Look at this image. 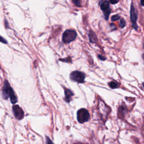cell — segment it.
<instances>
[{"label":"cell","instance_id":"3957f363","mask_svg":"<svg viewBox=\"0 0 144 144\" xmlns=\"http://www.w3.org/2000/svg\"><path fill=\"white\" fill-rule=\"evenodd\" d=\"M77 120L79 123H84L89 120L90 115L87 109L82 108L78 110L77 113Z\"/></svg>","mask_w":144,"mask_h":144},{"label":"cell","instance_id":"6da1fadb","mask_svg":"<svg viewBox=\"0 0 144 144\" xmlns=\"http://www.w3.org/2000/svg\"><path fill=\"white\" fill-rule=\"evenodd\" d=\"M2 96L5 100H7L10 97L12 104H16L18 101L17 97L15 95L14 91L10 86V84L7 80H5L4 86L2 88Z\"/></svg>","mask_w":144,"mask_h":144},{"label":"cell","instance_id":"5bb4252c","mask_svg":"<svg viewBox=\"0 0 144 144\" xmlns=\"http://www.w3.org/2000/svg\"><path fill=\"white\" fill-rule=\"evenodd\" d=\"M73 4H74V5H75L77 6L78 7H81V2L79 0H73L72 1Z\"/></svg>","mask_w":144,"mask_h":144},{"label":"cell","instance_id":"8992f818","mask_svg":"<svg viewBox=\"0 0 144 144\" xmlns=\"http://www.w3.org/2000/svg\"><path fill=\"white\" fill-rule=\"evenodd\" d=\"M100 6L101 11L103 12L105 19L108 20L109 15L111 13V9L110 7V3L108 1H102L100 2Z\"/></svg>","mask_w":144,"mask_h":144},{"label":"cell","instance_id":"4fadbf2b","mask_svg":"<svg viewBox=\"0 0 144 144\" xmlns=\"http://www.w3.org/2000/svg\"><path fill=\"white\" fill-rule=\"evenodd\" d=\"M119 25H120V27L121 28H123L126 25V22L124 19H122L120 21V23H119Z\"/></svg>","mask_w":144,"mask_h":144},{"label":"cell","instance_id":"277c9868","mask_svg":"<svg viewBox=\"0 0 144 144\" xmlns=\"http://www.w3.org/2000/svg\"><path fill=\"white\" fill-rule=\"evenodd\" d=\"M86 78V74L83 72L78 71H73L70 74V79L72 81L79 83H83L85 82L84 79Z\"/></svg>","mask_w":144,"mask_h":144},{"label":"cell","instance_id":"8fae6325","mask_svg":"<svg viewBox=\"0 0 144 144\" xmlns=\"http://www.w3.org/2000/svg\"><path fill=\"white\" fill-rule=\"evenodd\" d=\"M120 19H121L120 15H118V14H116V15H113V16L112 17V21H117V20Z\"/></svg>","mask_w":144,"mask_h":144},{"label":"cell","instance_id":"d6986e66","mask_svg":"<svg viewBox=\"0 0 144 144\" xmlns=\"http://www.w3.org/2000/svg\"><path fill=\"white\" fill-rule=\"evenodd\" d=\"M140 3H141V6H143V5H142V1H140Z\"/></svg>","mask_w":144,"mask_h":144},{"label":"cell","instance_id":"2e32d148","mask_svg":"<svg viewBox=\"0 0 144 144\" xmlns=\"http://www.w3.org/2000/svg\"><path fill=\"white\" fill-rule=\"evenodd\" d=\"M46 143L47 144H54V143L52 142V141L50 140L48 137H46Z\"/></svg>","mask_w":144,"mask_h":144},{"label":"cell","instance_id":"7c38bea8","mask_svg":"<svg viewBox=\"0 0 144 144\" xmlns=\"http://www.w3.org/2000/svg\"><path fill=\"white\" fill-rule=\"evenodd\" d=\"M60 61H62V62H66V63H72V60H71V57L70 56H68V57L65 58V59H59Z\"/></svg>","mask_w":144,"mask_h":144},{"label":"cell","instance_id":"7a4b0ae2","mask_svg":"<svg viewBox=\"0 0 144 144\" xmlns=\"http://www.w3.org/2000/svg\"><path fill=\"white\" fill-rule=\"evenodd\" d=\"M77 36V33L74 30L68 29L64 32L62 37L63 42L65 44H69L74 41Z\"/></svg>","mask_w":144,"mask_h":144},{"label":"cell","instance_id":"e0dca14e","mask_svg":"<svg viewBox=\"0 0 144 144\" xmlns=\"http://www.w3.org/2000/svg\"><path fill=\"white\" fill-rule=\"evenodd\" d=\"M98 57H99V59L101 60H106V58L105 57H104L103 56H102V55H98Z\"/></svg>","mask_w":144,"mask_h":144},{"label":"cell","instance_id":"9a60e30c","mask_svg":"<svg viewBox=\"0 0 144 144\" xmlns=\"http://www.w3.org/2000/svg\"><path fill=\"white\" fill-rule=\"evenodd\" d=\"M0 42H2V43H4L5 44H7V41L6 40L5 38H4L3 37L0 36Z\"/></svg>","mask_w":144,"mask_h":144},{"label":"cell","instance_id":"9c48e42d","mask_svg":"<svg viewBox=\"0 0 144 144\" xmlns=\"http://www.w3.org/2000/svg\"><path fill=\"white\" fill-rule=\"evenodd\" d=\"M88 37H89L90 42L91 43H96L97 41V36L92 30H90L89 33H88Z\"/></svg>","mask_w":144,"mask_h":144},{"label":"cell","instance_id":"30bf717a","mask_svg":"<svg viewBox=\"0 0 144 144\" xmlns=\"http://www.w3.org/2000/svg\"><path fill=\"white\" fill-rule=\"evenodd\" d=\"M108 84H109V86L112 89H115V88L119 87V83L115 81H112L111 82H110L108 83Z\"/></svg>","mask_w":144,"mask_h":144},{"label":"cell","instance_id":"ac0fdd59","mask_svg":"<svg viewBox=\"0 0 144 144\" xmlns=\"http://www.w3.org/2000/svg\"><path fill=\"white\" fill-rule=\"evenodd\" d=\"M118 2H119L118 1H110L109 3H111L112 4H117Z\"/></svg>","mask_w":144,"mask_h":144},{"label":"cell","instance_id":"52a82bcc","mask_svg":"<svg viewBox=\"0 0 144 144\" xmlns=\"http://www.w3.org/2000/svg\"><path fill=\"white\" fill-rule=\"evenodd\" d=\"M13 114L18 120H21L24 117V112L23 110L18 105L13 106Z\"/></svg>","mask_w":144,"mask_h":144},{"label":"cell","instance_id":"5b68a950","mask_svg":"<svg viewBox=\"0 0 144 144\" xmlns=\"http://www.w3.org/2000/svg\"><path fill=\"white\" fill-rule=\"evenodd\" d=\"M138 18V13L137 11L134 7L133 2L131 3V10H130V19L132 22V26L133 27L134 29L136 30L138 28V26L137 24V20Z\"/></svg>","mask_w":144,"mask_h":144},{"label":"cell","instance_id":"ba28073f","mask_svg":"<svg viewBox=\"0 0 144 144\" xmlns=\"http://www.w3.org/2000/svg\"><path fill=\"white\" fill-rule=\"evenodd\" d=\"M64 92H65V97H64V101L66 103H70L72 100V96H74L73 92L68 88L64 87Z\"/></svg>","mask_w":144,"mask_h":144}]
</instances>
